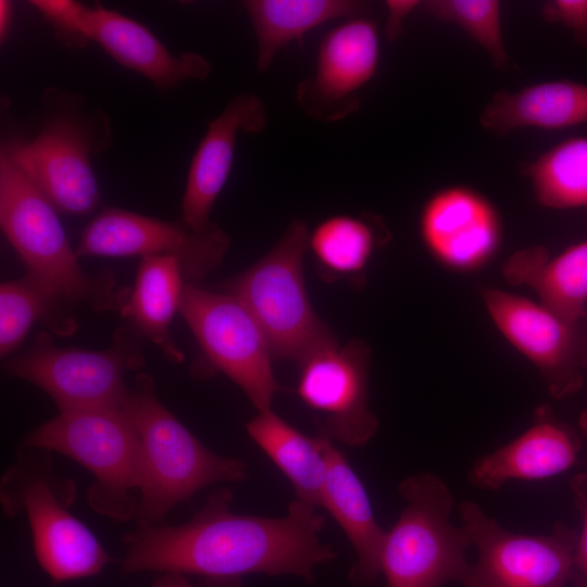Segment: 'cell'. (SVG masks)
<instances>
[{
  "mask_svg": "<svg viewBox=\"0 0 587 587\" xmlns=\"http://www.w3.org/2000/svg\"><path fill=\"white\" fill-rule=\"evenodd\" d=\"M573 582L575 583L576 587H587V585H585V584H583V583H580L578 580L573 579Z\"/></svg>",
  "mask_w": 587,
  "mask_h": 587,
  "instance_id": "37",
  "label": "cell"
},
{
  "mask_svg": "<svg viewBox=\"0 0 587 587\" xmlns=\"http://www.w3.org/2000/svg\"><path fill=\"white\" fill-rule=\"evenodd\" d=\"M405 505L386 530L380 574L388 587H442L462 584L471 564L472 547L463 526L450 522L453 496L442 479L430 473L404 478L398 486Z\"/></svg>",
  "mask_w": 587,
  "mask_h": 587,
  "instance_id": "8",
  "label": "cell"
},
{
  "mask_svg": "<svg viewBox=\"0 0 587 587\" xmlns=\"http://www.w3.org/2000/svg\"><path fill=\"white\" fill-rule=\"evenodd\" d=\"M387 239L384 225L374 215L338 214L309 233L308 249L325 282L346 279L362 286L373 253Z\"/></svg>",
  "mask_w": 587,
  "mask_h": 587,
  "instance_id": "26",
  "label": "cell"
},
{
  "mask_svg": "<svg viewBox=\"0 0 587 587\" xmlns=\"http://www.w3.org/2000/svg\"><path fill=\"white\" fill-rule=\"evenodd\" d=\"M578 425L585 437L587 438V410H585L578 420Z\"/></svg>",
  "mask_w": 587,
  "mask_h": 587,
  "instance_id": "36",
  "label": "cell"
},
{
  "mask_svg": "<svg viewBox=\"0 0 587 587\" xmlns=\"http://www.w3.org/2000/svg\"><path fill=\"white\" fill-rule=\"evenodd\" d=\"M246 428L249 437L288 478L296 499L321 507L326 475L323 436L304 435L272 409L258 412Z\"/></svg>",
  "mask_w": 587,
  "mask_h": 587,
  "instance_id": "25",
  "label": "cell"
},
{
  "mask_svg": "<svg viewBox=\"0 0 587 587\" xmlns=\"http://www.w3.org/2000/svg\"><path fill=\"white\" fill-rule=\"evenodd\" d=\"M243 7L257 39V68L266 71L292 40L335 18L365 17L369 4L352 0H249Z\"/></svg>",
  "mask_w": 587,
  "mask_h": 587,
  "instance_id": "24",
  "label": "cell"
},
{
  "mask_svg": "<svg viewBox=\"0 0 587 587\" xmlns=\"http://www.w3.org/2000/svg\"><path fill=\"white\" fill-rule=\"evenodd\" d=\"M76 497L73 479L53 471L51 452L23 446L1 478L4 513L27 516L34 553L57 583L100 573L110 557L92 532L70 511Z\"/></svg>",
  "mask_w": 587,
  "mask_h": 587,
  "instance_id": "4",
  "label": "cell"
},
{
  "mask_svg": "<svg viewBox=\"0 0 587 587\" xmlns=\"http://www.w3.org/2000/svg\"><path fill=\"white\" fill-rule=\"evenodd\" d=\"M86 34L118 64L133 70L159 90H171L188 79H205L211 63L195 52L171 53L139 22L102 5L88 7Z\"/></svg>",
  "mask_w": 587,
  "mask_h": 587,
  "instance_id": "19",
  "label": "cell"
},
{
  "mask_svg": "<svg viewBox=\"0 0 587 587\" xmlns=\"http://www.w3.org/2000/svg\"><path fill=\"white\" fill-rule=\"evenodd\" d=\"M540 204L587 210V136L569 138L527 166Z\"/></svg>",
  "mask_w": 587,
  "mask_h": 587,
  "instance_id": "27",
  "label": "cell"
},
{
  "mask_svg": "<svg viewBox=\"0 0 587 587\" xmlns=\"http://www.w3.org/2000/svg\"><path fill=\"white\" fill-rule=\"evenodd\" d=\"M123 410L137 434L141 487L137 525L161 524L201 489L247 477V464L208 449L158 398L153 379L136 376Z\"/></svg>",
  "mask_w": 587,
  "mask_h": 587,
  "instance_id": "2",
  "label": "cell"
},
{
  "mask_svg": "<svg viewBox=\"0 0 587 587\" xmlns=\"http://www.w3.org/2000/svg\"><path fill=\"white\" fill-rule=\"evenodd\" d=\"M371 348L360 338L325 346L299 365L296 392L314 413L319 434L350 447L367 444L378 421L369 405Z\"/></svg>",
  "mask_w": 587,
  "mask_h": 587,
  "instance_id": "12",
  "label": "cell"
},
{
  "mask_svg": "<svg viewBox=\"0 0 587 587\" xmlns=\"http://www.w3.org/2000/svg\"><path fill=\"white\" fill-rule=\"evenodd\" d=\"M502 274L512 285L530 287L544 307L564 320L587 315V240L554 258L541 246L517 250L503 263Z\"/></svg>",
  "mask_w": 587,
  "mask_h": 587,
  "instance_id": "21",
  "label": "cell"
},
{
  "mask_svg": "<svg viewBox=\"0 0 587 587\" xmlns=\"http://www.w3.org/2000/svg\"><path fill=\"white\" fill-rule=\"evenodd\" d=\"M145 363L135 337L120 335L104 350L62 348L41 332L24 353L11 358L4 371L42 389L59 412L122 408L129 388L128 372Z\"/></svg>",
  "mask_w": 587,
  "mask_h": 587,
  "instance_id": "9",
  "label": "cell"
},
{
  "mask_svg": "<svg viewBox=\"0 0 587 587\" xmlns=\"http://www.w3.org/2000/svg\"><path fill=\"white\" fill-rule=\"evenodd\" d=\"M480 295L497 328L536 366L553 398L580 390L587 366V315L567 321L541 303L496 288Z\"/></svg>",
  "mask_w": 587,
  "mask_h": 587,
  "instance_id": "14",
  "label": "cell"
},
{
  "mask_svg": "<svg viewBox=\"0 0 587 587\" xmlns=\"http://www.w3.org/2000/svg\"><path fill=\"white\" fill-rule=\"evenodd\" d=\"M230 246V237L217 224L195 232L170 222L118 208H104L82 232L78 258L174 255L188 283L198 284L217 267Z\"/></svg>",
  "mask_w": 587,
  "mask_h": 587,
  "instance_id": "13",
  "label": "cell"
},
{
  "mask_svg": "<svg viewBox=\"0 0 587 587\" xmlns=\"http://www.w3.org/2000/svg\"><path fill=\"white\" fill-rule=\"evenodd\" d=\"M12 18V4L10 1H0V39L5 40Z\"/></svg>",
  "mask_w": 587,
  "mask_h": 587,
  "instance_id": "35",
  "label": "cell"
},
{
  "mask_svg": "<svg viewBox=\"0 0 587 587\" xmlns=\"http://www.w3.org/2000/svg\"><path fill=\"white\" fill-rule=\"evenodd\" d=\"M421 1L415 0H388L386 7L388 17L386 21V35L390 41L397 40L403 30L404 18L417 7H421Z\"/></svg>",
  "mask_w": 587,
  "mask_h": 587,
  "instance_id": "33",
  "label": "cell"
},
{
  "mask_svg": "<svg viewBox=\"0 0 587 587\" xmlns=\"http://www.w3.org/2000/svg\"><path fill=\"white\" fill-rule=\"evenodd\" d=\"M378 59L376 24L366 17L345 20L321 40L313 76L297 86L298 104L322 122L347 117L359 109L358 92L374 77Z\"/></svg>",
  "mask_w": 587,
  "mask_h": 587,
  "instance_id": "15",
  "label": "cell"
},
{
  "mask_svg": "<svg viewBox=\"0 0 587 587\" xmlns=\"http://www.w3.org/2000/svg\"><path fill=\"white\" fill-rule=\"evenodd\" d=\"M423 10L442 22L462 28L488 54L495 67L508 65L501 25L500 4L494 0H429L421 3Z\"/></svg>",
  "mask_w": 587,
  "mask_h": 587,
  "instance_id": "29",
  "label": "cell"
},
{
  "mask_svg": "<svg viewBox=\"0 0 587 587\" xmlns=\"http://www.w3.org/2000/svg\"><path fill=\"white\" fill-rule=\"evenodd\" d=\"M580 439L549 407L536 409L533 425L519 437L473 464L469 478L477 488L496 490L511 479H544L569 470Z\"/></svg>",
  "mask_w": 587,
  "mask_h": 587,
  "instance_id": "18",
  "label": "cell"
},
{
  "mask_svg": "<svg viewBox=\"0 0 587 587\" xmlns=\"http://www.w3.org/2000/svg\"><path fill=\"white\" fill-rule=\"evenodd\" d=\"M150 587H195L186 575L166 572L159 576Z\"/></svg>",
  "mask_w": 587,
  "mask_h": 587,
  "instance_id": "34",
  "label": "cell"
},
{
  "mask_svg": "<svg viewBox=\"0 0 587 587\" xmlns=\"http://www.w3.org/2000/svg\"><path fill=\"white\" fill-rule=\"evenodd\" d=\"M541 15L548 23L567 28L587 51V0H551L544 3Z\"/></svg>",
  "mask_w": 587,
  "mask_h": 587,
  "instance_id": "31",
  "label": "cell"
},
{
  "mask_svg": "<svg viewBox=\"0 0 587 587\" xmlns=\"http://www.w3.org/2000/svg\"><path fill=\"white\" fill-rule=\"evenodd\" d=\"M323 450L326 475L321 507L336 520L357 554V561L349 571L350 582L355 586H366L380 574L386 530L377 524L358 475L334 441L325 436Z\"/></svg>",
  "mask_w": 587,
  "mask_h": 587,
  "instance_id": "20",
  "label": "cell"
},
{
  "mask_svg": "<svg viewBox=\"0 0 587 587\" xmlns=\"http://www.w3.org/2000/svg\"><path fill=\"white\" fill-rule=\"evenodd\" d=\"M420 234L425 248L441 264L471 270L495 252L500 225L494 207L484 197L464 187H452L426 201Z\"/></svg>",
  "mask_w": 587,
  "mask_h": 587,
  "instance_id": "17",
  "label": "cell"
},
{
  "mask_svg": "<svg viewBox=\"0 0 587 587\" xmlns=\"http://www.w3.org/2000/svg\"><path fill=\"white\" fill-rule=\"evenodd\" d=\"M576 504L583 516V527L577 538L572 580L587 585V474H579L571 482Z\"/></svg>",
  "mask_w": 587,
  "mask_h": 587,
  "instance_id": "32",
  "label": "cell"
},
{
  "mask_svg": "<svg viewBox=\"0 0 587 587\" xmlns=\"http://www.w3.org/2000/svg\"><path fill=\"white\" fill-rule=\"evenodd\" d=\"M484 128L504 135L519 128L562 129L587 123V85L569 80L498 91L479 115Z\"/></svg>",
  "mask_w": 587,
  "mask_h": 587,
  "instance_id": "22",
  "label": "cell"
},
{
  "mask_svg": "<svg viewBox=\"0 0 587 587\" xmlns=\"http://www.w3.org/2000/svg\"><path fill=\"white\" fill-rule=\"evenodd\" d=\"M0 225L27 267L61 302L87 303L120 312L128 290L109 274L91 276L78 262L55 208L2 148L0 153Z\"/></svg>",
  "mask_w": 587,
  "mask_h": 587,
  "instance_id": "3",
  "label": "cell"
},
{
  "mask_svg": "<svg viewBox=\"0 0 587 587\" xmlns=\"http://www.w3.org/2000/svg\"><path fill=\"white\" fill-rule=\"evenodd\" d=\"M309 233L305 222L294 220L263 258L221 285L252 314L273 358L297 366L314 351L338 341L307 292L303 257Z\"/></svg>",
  "mask_w": 587,
  "mask_h": 587,
  "instance_id": "6",
  "label": "cell"
},
{
  "mask_svg": "<svg viewBox=\"0 0 587 587\" xmlns=\"http://www.w3.org/2000/svg\"><path fill=\"white\" fill-rule=\"evenodd\" d=\"M22 446L55 451L78 462L95 478L86 495L89 507L116 522L135 520L141 455L123 407L59 412L30 430Z\"/></svg>",
  "mask_w": 587,
  "mask_h": 587,
  "instance_id": "7",
  "label": "cell"
},
{
  "mask_svg": "<svg viewBox=\"0 0 587 587\" xmlns=\"http://www.w3.org/2000/svg\"><path fill=\"white\" fill-rule=\"evenodd\" d=\"M233 492L220 488L186 523L137 525L124 537L122 572H172L201 578L200 587H240L249 574L314 580V567L336 558L319 534L325 519L296 499L282 517L236 514Z\"/></svg>",
  "mask_w": 587,
  "mask_h": 587,
  "instance_id": "1",
  "label": "cell"
},
{
  "mask_svg": "<svg viewBox=\"0 0 587 587\" xmlns=\"http://www.w3.org/2000/svg\"><path fill=\"white\" fill-rule=\"evenodd\" d=\"M30 4L53 27L57 37L68 48H84L88 7L72 0H34Z\"/></svg>",
  "mask_w": 587,
  "mask_h": 587,
  "instance_id": "30",
  "label": "cell"
},
{
  "mask_svg": "<svg viewBox=\"0 0 587 587\" xmlns=\"http://www.w3.org/2000/svg\"><path fill=\"white\" fill-rule=\"evenodd\" d=\"M180 261L174 255L141 258L135 285L120 310L142 337L153 342L172 363L184 360L170 334L174 315L179 312L185 284Z\"/></svg>",
  "mask_w": 587,
  "mask_h": 587,
  "instance_id": "23",
  "label": "cell"
},
{
  "mask_svg": "<svg viewBox=\"0 0 587 587\" xmlns=\"http://www.w3.org/2000/svg\"><path fill=\"white\" fill-rule=\"evenodd\" d=\"M42 103L45 118L38 135L2 148L55 209L89 214L100 201L90 158L112 142L109 120L99 110L87 111L78 95L57 88L45 90Z\"/></svg>",
  "mask_w": 587,
  "mask_h": 587,
  "instance_id": "5",
  "label": "cell"
},
{
  "mask_svg": "<svg viewBox=\"0 0 587 587\" xmlns=\"http://www.w3.org/2000/svg\"><path fill=\"white\" fill-rule=\"evenodd\" d=\"M265 126V105L248 91L232 99L209 122L187 175L180 205V222L185 226L204 232L214 224L210 213L229 176L238 134L258 135Z\"/></svg>",
  "mask_w": 587,
  "mask_h": 587,
  "instance_id": "16",
  "label": "cell"
},
{
  "mask_svg": "<svg viewBox=\"0 0 587 587\" xmlns=\"http://www.w3.org/2000/svg\"><path fill=\"white\" fill-rule=\"evenodd\" d=\"M478 559L463 587H565L574 574L577 534L557 524L548 536L509 532L472 500L458 507Z\"/></svg>",
  "mask_w": 587,
  "mask_h": 587,
  "instance_id": "11",
  "label": "cell"
},
{
  "mask_svg": "<svg viewBox=\"0 0 587 587\" xmlns=\"http://www.w3.org/2000/svg\"><path fill=\"white\" fill-rule=\"evenodd\" d=\"M179 313L211 367L236 383L258 412L271 410L282 389L273 373L274 358L242 302L229 292L186 283Z\"/></svg>",
  "mask_w": 587,
  "mask_h": 587,
  "instance_id": "10",
  "label": "cell"
},
{
  "mask_svg": "<svg viewBox=\"0 0 587 587\" xmlns=\"http://www.w3.org/2000/svg\"><path fill=\"white\" fill-rule=\"evenodd\" d=\"M61 301L36 277L0 285V355L4 358L25 339L33 325L59 308Z\"/></svg>",
  "mask_w": 587,
  "mask_h": 587,
  "instance_id": "28",
  "label": "cell"
}]
</instances>
